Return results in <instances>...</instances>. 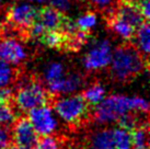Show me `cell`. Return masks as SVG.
<instances>
[{
  "label": "cell",
  "mask_w": 150,
  "mask_h": 149,
  "mask_svg": "<svg viewBox=\"0 0 150 149\" xmlns=\"http://www.w3.org/2000/svg\"><path fill=\"white\" fill-rule=\"evenodd\" d=\"M38 143V149H59L58 140L52 135L43 136V138Z\"/></svg>",
  "instance_id": "d4e9b609"
},
{
  "label": "cell",
  "mask_w": 150,
  "mask_h": 149,
  "mask_svg": "<svg viewBox=\"0 0 150 149\" xmlns=\"http://www.w3.org/2000/svg\"><path fill=\"white\" fill-rule=\"evenodd\" d=\"M130 1H136V0H130Z\"/></svg>",
  "instance_id": "d6a6232c"
},
{
  "label": "cell",
  "mask_w": 150,
  "mask_h": 149,
  "mask_svg": "<svg viewBox=\"0 0 150 149\" xmlns=\"http://www.w3.org/2000/svg\"><path fill=\"white\" fill-rule=\"evenodd\" d=\"M88 149H115L112 129H98L92 133L89 137Z\"/></svg>",
  "instance_id": "5bb4252c"
},
{
  "label": "cell",
  "mask_w": 150,
  "mask_h": 149,
  "mask_svg": "<svg viewBox=\"0 0 150 149\" xmlns=\"http://www.w3.org/2000/svg\"><path fill=\"white\" fill-rule=\"evenodd\" d=\"M11 149H30V148H26V147H22V146H19L17 145L16 147H12Z\"/></svg>",
  "instance_id": "f546056e"
},
{
  "label": "cell",
  "mask_w": 150,
  "mask_h": 149,
  "mask_svg": "<svg viewBox=\"0 0 150 149\" xmlns=\"http://www.w3.org/2000/svg\"><path fill=\"white\" fill-rule=\"evenodd\" d=\"M28 57V52L20 41L13 37H4L0 41V60L10 65H20Z\"/></svg>",
  "instance_id": "ba28073f"
},
{
  "label": "cell",
  "mask_w": 150,
  "mask_h": 149,
  "mask_svg": "<svg viewBox=\"0 0 150 149\" xmlns=\"http://www.w3.org/2000/svg\"><path fill=\"white\" fill-rule=\"evenodd\" d=\"M50 6L60 12H66L71 7L70 0H50Z\"/></svg>",
  "instance_id": "4316f807"
},
{
  "label": "cell",
  "mask_w": 150,
  "mask_h": 149,
  "mask_svg": "<svg viewBox=\"0 0 150 149\" xmlns=\"http://www.w3.org/2000/svg\"><path fill=\"white\" fill-rule=\"evenodd\" d=\"M112 53V47L110 42L106 40L99 41L84 55L83 67L88 71L102 70L110 66Z\"/></svg>",
  "instance_id": "52a82bcc"
},
{
  "label": "cell",
  "mask_w": 150,
  "mask_h": 149,
  "mask_svg": "<svg viewBox=\"0 0 150 149\" xmlns=\"http://www.w3.org/2000/svg\"><path fill=\"white\" fill-rule=\"evenodd\" d=\"M54 111L66 124H78L89 114V104L80 94H64L56 100Z\"/></svg>",
  "instance_id": "3957f363"
},
{
  "label": "cell",
  "mask_w": 150,
  "mask_h": 149,
  "mask_svg": "<svg viewBox=\"0 0 150 149\" xmlns=\"http://www.w3.org/2000/svg\"><path fill=\"white\" fill-rule=\"evenodd\" d=\"M65 74H66L65 66L62 62H50L44 71V80H45L46 84H50L53 82H56L60 78H63Z\"/></svg>",
  "instance_id": "d6986e66"
},
{
  "label": "cell",
  "mask_w": 150,
  "mask_h": 149,
  "mask_svg": "<svg viewBox=\"0 0 150 149\" xmlns=\"http://www.w3.org/2000/svg\"><path fill=\"white\" fill-rule=\"evenodd\" d=\"M86 1L92 9L99 10L104 14L113 10L115 4H117L115 0H86Z\"/></svg>",
  "instance_id": "cb8c5ba5"
},
{
  "label": "cell",
  "mask_w": 150,
  "mask_h": 149,
  "mask_svg": "<svg viewBox=\"0 0 150 149\" xmlns=\"http://www.w3.org/2000/svg\"><path fill=\"white\" fill-rule=\"evenodd\" d=\"M132 132V143L133 149H147L148 148V129L146 127H137Z\"/></svg>",
  "instance_id": "ffe728a7"
},
{
  "label": "cell",
  "mask_w": 150,
  "mask_h": 149,
  "mask_svg": "<svg viewBox=\"0 0 150 149\" xmlns=\"http://www.w3.org/2000/svg\"><path fill=\"white\" fill-rule=\"evenodd\" d=\"M29 121L36 134L41 136L53 135L59 127L58 117L54 109L48 106L47 104L40 105L29 111Z\"/></svg>",
  "instance_id": "5b68a950"
},
{
  "label": "cell",
  "mask_w": 150,
  "mask_h": 149,
  "mask_svg": "<svg viewBox=\"0 0 150 149\" xmlns=\"http://www.w3.org/2000/svg\"><path fill=\"white\" fill-rule=\"evenodd\" d=\"M11 144V134L7 126L0 125V149H8Z\"/></svg>",
  "instance_id": "484cf974"
},
{
  "label": "cell",
  "mask_w": 150,
  "mask_h": 149,
  "mask_svg": "<svg viewBox=\"0 0 150 149\" xmlns=\"http://www.w3.org/2000/svg\"><path fill=\"white\" fill-rule=\"evenodd\" d=\"M0 1H1V0H0Z\"/></svg>",
  "instance_id": "836d02e7"
},
{
  "label": "cell",
  "mask_w": 150,
  "mask_h": 149,
  "mask_svg": "<svg viewBox=\"0 0 150 149\" xmlns=\"http://www.w3.org/2000/svg\"><path fill=\"white\" fill-rule=\"evenodd\" d=\"M114 9V8H113ZM105 19H106V23H108V28L113 33L117 35L118 37L123 38L124 41H130L133 40L136 29L132 26L130 24L126 23L125 21L121 20L113 13V11L111 10L110 12L105 13Z\"/></svg>",
  "instance_id": "4fadbf2b"
},
{
  "label": "cell",
  "mask_w": 150,
  "mask_h": 149,
  "mask_svg": "<svg viewBox=\"0 0 150 149\" xmlns=\"http://www.w3.org/2000/svg\"><path fill=\"white\" fill-rule=\"evenodd\" d=\"M113 141L115 149H133L132 132L125 127H116L112 129Z\"/></svg>",
  "instance_id": "e0dca14e"
},
{
  "label": "cell",
  "mask_w": 150,
  "mask_h": 149,
  "mask_svg": "<svg viewBox=\"0 0 150 149\" xmlns=\"http://www.w3.org/2000/svg\"><path fill=\"white\" fill-rule=\"evenodd\" d=\"M82 96L89 105L96 106L106 96V90L104 86L101 83H92L84 89Z\"/></svg>",
  "instance_id": "2e32d148"
},
{
  "label": "cell",
  "mask_w": 150,
  "mask_h": 149,
  "mask_svg": "<svg viewBox=\"0 0 150 149\" xmlns=\"http://www.w3.org/2000/svg\"><path fill=\"white\" fill-rule=\"evenodd\" d=\"M13 139L17 145L32 148L38 144V134L33 128L29 118L22 117L14 123L13 126Z\"/></svg>",
  "instance_id": "30bf717a"
},
{
  "label": "cell",
  "mask_w": 150,
  "mask_h": 149,
  "mask_svg": "<svg viewBox=\"0 0 150 149\" xmlns=\"http://www.w3.org/2000/svg\"><path fill=\"white\" fill-rule=\"evenodd\" d=\"M135 2L137 4L138 8L140 10V12L142 13V16L145 17V19H146V20H149V17H150L149 0H136Z\"/></svg>",
  "instance_id": "83f0119b"
},
{
  "label": "cell",
  "mask_w": 150,
  "mask_h": 149,
  "mask_svg": "<svg viewBox=\"0 0 150 149\" xmlns=\"http://www.w3.org/2000/svg\"><path fill=\"white\" fill-rule=\"evenodd\" d=\"M38 10L28 4H17L10 6L7 10V22L13 25L22 33L23 37H29L28 31L36 19Z\"/></svg>",
  "instance_id": "8992f818"
},
{
  "label": "cell",
  "mask_w": 150,
  "mask_h": 149,
  "mask_svg": "<svg viewBox=\"0 0 150 149\" xmlns=\"http://www.w3.org/2000/svg\"><path fill=\"white\" fill-rule=\"evenodd\" d=\"M115 1H116V2H118V1H120V0H115Z\"/></svg>",
  "instance_id": "1f68e13d"
},
{
  "label": "cell",
  "mask_w": 150,
  "mask_h": 149,
  "mask_svg": "<svg viewBox=\"0 0 150 149\" xmlns=\"http://www.w3.org/2000/svg\"><path fill=\"white\" fill-rule=\"evenodd\" d=\"M113 13L118 19L125 21L126 23L130 24L135 29H137L140 24H142L145 21H148L145 19L138 8L137 4L135 1L130 0H120L114 9L112 10Z\"/></svg>",
  "instance_id": "9c48e42d"
},
{
  "label": "cell",
  "mask_w": 150,
  "mask_h": 149,
  "mask_svg": "<svg viewBox=\"0 0 150 149\" xmlns=\"http://www.w3.org/2000/svg\"><path fill=\"white\" fill-rule=\"evenodd\" d=\"M149 23L148 21H145L142 24H140L136 29L135 35H134V40H135V44L134 46L138 50V52L144 56L145 58L148 57L150 50V41H149Z\"/></svg>",
  "instance_id": "9a60e30c"
},
{
  "label": "cell",
  "mask_w": 150,
  "mask_h": 149,
  "mask_svg": "<svg viewBox=\"0 0 150 149\" xmlns=\"http://www.w3.org/2000/svg\"><path fill=\"white\" fill-rule=\"evenodd\" d=\"M16 71L12 65L0 60V88H7L13 82Z\"/></svg>",
  "instance_id": "44dd1931"
},
{
  "label": "cell",
  "mask_w": 150,
  "mask_h": 149,
  "mask_svg": "<svg viewBox=\"0 0 150 149\" xmlns=\"http://www.w3.org/2000/svg\"><path fill=\"white\" fill-rule=\"evenodd\" d=\"M75 23H76V25H77V28H78L79 30L89 32L96 23V13L91 12V11L84 13V14H82L81 17L78 18V20L76 21Z\"/></svg>",
  "instance_id": "603a6c76"
},
{
  "label": "cell",
  "mask_w": 150,
  "mask_h": 149,
  "mask_svg": "<svg viewBox=\"0 0 150 149\" xmlns=\"http://www.w3.org/2000/svg\"><path fill=\"white\" fill-rule=\"evenodd\" d=\"M47 101L48 93L42 83L36 80L23 82L14 95V103L21 112H29L32 109L46 104Z\"/></svg>",
  "instance_id": "277c9868"
},
{
  "label": "cell",
  "mask_w": 150,
  "mask_h": 149,
  "mask_svg": "<svg viewBox=\"0 0 150 149\" xmlns=\"http://www.w3.org/2000/svg\"><path fill=\"white\" fill-rule=\"evenodd\" d=\"M83 84V80L78 74H65L56 82L47 84V89L53 94H72L79 90Z\"/></svg>",
  "instance_id": "8fae6325"
},
{
  "label": "cell",
  "mask_w": 150,
  "mask_h": 149,
  "mask_svg": "<svg viewBox=\"0 0 150 149\" xmlns=\"http://www.w3.org/2000/svg\"><path fill=\"white\" fill-rule=\"evenodd\" d=\"M40 41L43 42L47 47H50V48H64L65 34L58 30L45 31V33L40 37Z\"/></svg>",
  "instance_id": "ac0fdd59"
},
{
  "label": "cell",
  "mask_w": 150,
  "mask_h": 149,
  "mask_svg": "<svg viewBox=\"0 0 150 149\" xmlns=\"http://www.w3.org/2000/svg\"><path fill=\"white\" fill-rule=\"evenodd\" d=\"M147 58L132 44L120 45L112 53L111 74L117 81L125 82L140 74L147 66Z\"/></svg>",
  "instance_id": "7a4b0ae2"
},
{
  "label": "cell",
  "mask_w": 150,
  "mask_h": 149,
  "mask_svg": "<svg viewBox=\"0 0 150 149\" xmlns=\"http://www.w3.org/2000/svg\"><path fill=\"white\" fill-rule=\"evenodd\" d=\"M11 98H12V91H11V89H9V87L0 88V103L8 102Z\"/></svg>",
  "instance_id": "f1b7e54d"
},
{
  "label": "cell",
  "mask_w": 150,
  "mask_h": 149,
  "mask_svg": "<svg viewBox=\"0 0 150 149\" xmlns=\"http://www.w3.org/2000/svg\"><path fill=\"white\" fill-rule=\"evenodd\" d=\"M66 18L67 17L64 16L63 12L48 6L38 9L35 20L40 22L46 31H54V30L59 31Z\"/></svg>",
  "instance_id": "7c38bea8"
},
{
  "label": "cell",
  "mask_w": 150,
  "mask_h": 149,
  "mask_svg": "<svg viewBox=\"0 0 150 149\" xmlns=\"http://www.w3.org/2000/svg\"><path fill=\"white\" fill-rule=\"evenodd\" d=\"M16 121V112L7 102L0 103V125L9 126Z\"/></svg>",
  "instance_id": "7402d4cb"
},
{
  "label": "cell",
  "mask_w": 150,
  "mask_h": 149,
  "mask_svg": "<svg viewBox=\"0 0 150 149\" xmlns=\"http://www.w3.org/2000/svg\"><path fill=\"white\" fill-rule=\"evenodd\" d=\"M34 1H42V0H34Z\"/></svg>",
  "instance_id": "4dcf8cb0"
},
{
  "label": "cell",
  "mask_w": 150,
  "mask_h": 149,
  "mask_svg": "<svg viewBox=\"0 0 150 149\" xmlns=\"http://www.w3.org/2000/svg\"><path fill=\"white\" fill-rule=\"evenodd\" d=\"M149 103L142 96L112 94L105 96L94 109V120L99 124H112L128 113H147Z\"/></svg>",
  "instance_id": "6da1fadb"
}]
</instances>
